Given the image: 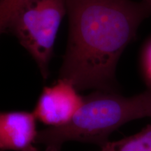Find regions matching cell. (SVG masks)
Masks as SVG:
<instances>
[{
	"label": "cell",
	"instance_id": "277c9868",
	"mask_svg": "<svg viewBox=\"0 0 151 151\" xmlns=\"http://www.w3.org/2000/svg\"><path fill=\"white\" fill-rule=\"evenodd\" d=\"M83 102V97L71 81L60 78L52 86L43 88L33 113L50 127H62L72 120Z\"/></svg>",
	"mask_w": 151,
	"mask_h": 151
},
{
	"label": "cell",
	"instance_id": "6da1fadb",
	"mask_svg": "<svg viewBox=\"0 0 151 151\" xmlns=\"http://www.w3.org/2000/svg\"><path fill=\"white\" fill-rule=\"evenodd\" d=\"M69 35L60 78L78 90L114 92L120 56L151 15L143 1L66 0Z\"/></svg>",
	"mask_w": 151,
	"mask_h": 151
},
{
	"label": "cell",
	"instance_id": "3957f363",
	"mask_svg": "<svg viewBox=\"0 0 151 151\" xmlns=\"http://www.w3.org/2000/svg\"><path fill=\"white\" fill-rule=\"evenodd\" d=\"M66 14V0H32L7 31L14 34L30 54L44 80L49 76L56 36Z\"/></svg>",
	"mask_w": 151,
	"mask_h": 151
},
{
	"label": "cell",
	"instance_id": "ba28073f",
	"mask_svg": "<svg viewBox=\"0 0 151 151\" xmlns=\"http://www.w3.org/2000/svg\"><path fill=\"white\" fill-rule=\"evenodd\" d=\"M143 63L146 73L151 81V42L147 46L143 55Z\"/></svg>",
	"mask_w": 151,
	"mask_h": 151
},
{
	"label": "cell",
	"instance_id": "52a82bcc",
	"mask_svg": "<svg viewBox=\"0 0 151 151\" xmlns=\"http://www.w3.org/2000/svg\"><path fill=\"white\" fill-rule=\"evenodd\" d=\"M32 0H0V35L8 31L14 18Z\"/></svg>",
	"mask_w": 151,
	"mask_h": 151
},
{
	"label": "cell",
	"instance_id": "8992f818",
	"mask_svg": "<svg viewBox=\"0 0 151 151\" xmlns=\"http://www.w3.org/2000/svg\"><path fill=\"white\" fill-rule=\"evenodd\" d=\"M99 151H151V124L139 133L116 141H108Z\"/></svg>",
	"mask_w": 151,
	"mask_h": 151
},
{
	"label": "cell",
	"instance_id": "7a4b0ae2",
	"mask_svg": "<svg viewBox=\"0 0 151 151\" xmlns=\"http://www.w3.org/2000/svg\"><path fill=\"white\" fill-rule=\"evenodd\" d=\"M146 117L151 118V90L129 97L98 90L83 97L82 106L69 123L38 132L36 143L43 144L45 151H61L68 141L101 147L124 124Z\"/></svg>",
	"mask_w": 151,
	"mask_h": 151
},
{
	"label": "cell",
	"instance_id": "9c48e42d",
	"mask_svg": "<svg viewBox=\"0 0 151 151\" xmlns=\"http://www.w3.org/2000/svg\"><path fill=\"white\" fill-rule=\"evenodd\" d=\"M142 1H144V2L146 3V4L148 5L151 9V0H142Z\"/></svg>",
	"mask_w": 151,
	"mask_h": 151
},
{
	"label": "cell",
	"instance_id": "5b68a950",
	"mask_svg": "<svg viewBox=\"0 0 151 151\" xmlns=\"http://www.w3.org/2000/svg\"><path fill=\"white\" fill-rule=\"evenodd\" d=\"M36 117L28 111H0V151H39Z\"/></svg>",
	"mask_w": 151,
	"mask_h": 151
}]
</instances>
